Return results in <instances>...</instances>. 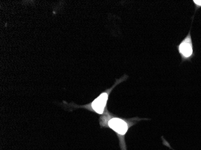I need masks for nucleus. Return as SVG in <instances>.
Segmentation results:
<instances>
[{
	"label": "nucleus",
	"instance_id": "nucleus-1",
	"mask_svg": "<svg viewBox=\"0 0 201 150\" xmlns=\"http://www.w3.org/2000/svg\"><path fill=\"white\" fill-rule=\"evenodd\" d=\"M108 125L110 128L121 136H124L129 129L128 124L125 120L116 117L109 120Z\"/></svg>",
	"mask_w": 201,
	"mask_h": 150
},
{
	"label": "nucleus",
	"instance_id": "nucleus-2",
	"mask_svg": "<svg viewBox=\"0 0 201 150\" xmlns=\"http://www.w3.org/2000/svg\"><path fill=\"white\" fill-rule=\"evenodd\" d=\"M178 51L183 59L189 58L193 55V45L190 34L179 44Z\"/></svg>",
	"mask_w": 201,
	"mask_h": 150
},
{
	"label": "nucleus",
	"instance_id": "nucleus-3",
	"mask_svg": "<svg viewBox=\"0 0 201 150\" xmlns=\"http://www.w3.org/2000/svg\"><path fill=\"white\" fill-rule=\"evenodd\" d=\"M108 93H102L92 103V107L93 111L98 114H102L106 107L108 98Z\"/></svg>",
	"mask_w": 201,
	"mask_h": 150
},
{
	"label": "nucleus",
	"instance_id": "nucleus-4",
	"mask_svg": "<svg viewBox=\"0 0 201 150\" xmlns=\"http://www.w3.org/2000/svg\"><path fill=\"white\" fill-rule=\"evenodd\" d=\"M193 2L198 6H201V0L200 1H199V0H196H196H194V1H193Z\"/></svg>",
	"mask_w": 201,
	"mask_h": 150
}]
</instances>
